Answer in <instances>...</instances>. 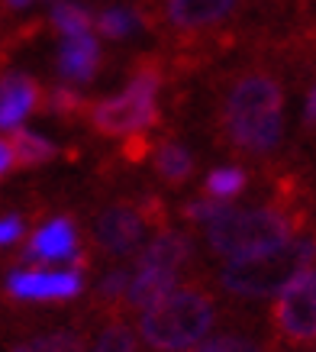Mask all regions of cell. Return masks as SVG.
Wrapping results in <instances>:
<instances>
[{"mask_svg":"<svg viewBox=\"0 0 316 352\" xmlns=\"http://www.w3.org/2000/svg\"><path fill=\"white\" fill-rule=\"evenodd\" d=\"M220 129L236 155L264 159L284 139V85L268 68L236 78L220 104Z\"/></svg>","mask_w":316,"mask_h":352,"instance_id":"obj_1","label":"cell"},{"mask_svg":"<svg viewBox=\"0 0 316 352\" xmlns=\"http://www.w3.org/2000/svg\"><path fill=\"white\" fill-rule=\"evenodd\" d=\"M216 323V300L201 285L174 288L139 317V336L155 352H190Z\"/></svg>","mask_w":316,"mask_h":352,"instance_id":"obj_2","label":"cell"},{"mask_svg":"<svg viewBox=\"0 0 316 352\" xmlns=\"http://www.w3.org/2000/svg\"><path fill=\"white\" fill-rule=\"evenodd\" d=\"M316 258V236H300L291 243L258 252V256L232 258L229 265L220 272L223 291L236 298H271L294 281L304 268L313 265Z\"/></svg>","mask_w":316,"mask_h":352,"instance_id":"obj_3","label":"cell"},{"mask_svg":"<svg viewBox=\"0 0 316 352\" xmlns=\"http://www.w3.org/2000/svg\"><path fill=\"white\" fill-rule=\"evenodd\" d=\"M158 91H161V62L139 58L133 65L129 85L116 97L97 100L87 107V123L100 136H133L158 123Z\"/></svg>","mask_w":316,"mask_h":352,"instance_id":"obj_4","label":"cell"},{"mask_svg":"<svg viewBox=\"0 0 316 352\" xmlns=\"http://www.w3.org/2000/svg\"><path fill=\"white\" fill-rule=\"evenodd\" d=\"M297 233L294 217L281 210V207H252V210H232L229 217H223L220 223H213L207 230V245L213 256L245 258L258 256L268 249L291 243Z\"/></svg>","mask_w":316,"mask_h":352,"instance_id":"obj_5","label":"cell"},{"mask_svg":"<svg viewBox=\"0 0 316 352\" xmlns=\"http://www.w3.org/2000/svg\"><path fill=\"white\" fill-rule=\"evenodd\" d=\"M165 223V204L146 194L136 204H113L94 220V239L100 245V252L106 256H133L142 239H146L148 226Z\"/></svg>","mask_w":316,"mask_h":352,"instance_id":"obj_6","label":"cell"},{"mask_svg":"<svg viewBox=\"0 0 316 352\" xmlns=\"http://www.w3.org/2000/svg\"><path fill=\"white\" fill-rule=\"evenodd\" d=\"M271 323L278 336L291 346L316 342V268H304L294 281L278 291L271 307Z\"/></svg>","mask_w":316,"mask_h":352,"instance_id":"obj_7","label":"cell"},{"mask_svg":"<svg viewBox=\"0 0 316 352\" xmlns=\"http://www.w3.org/2000/svg\"><path fill=\"white\" fill-rule=\"evenodd\" d=\"M84 278L78 268L65 272H45V268H23L13 272L7 281V291L20 300H71L81 294Z\"/></svg>","mask_w":316,"mask_h":352,"instance_id":"obj_8","label":"cell"},{"mask_svg":"<svg viewBox=\"0 0 316 352\" xmlns=\"http://www.w3.org/2000/svg\"><path fill=\"white\" fill-rule=\"evenodd\" d=\"M239 0H165V23L178 32H201L229 20Z\"/></svg>","mask_w":316,"mask_h":352,"instance_id":"obj_9","label":"cell"},{"mask_svg":"<svg viewBox=\"0 0 316 352\" xmlns=\"http://www.w3.org/2000/svg\"><path fill=\"white\" fill-rule=\"evenodd\" d=\"M43 87L30 75L0 78V129H20L32 110L43 107Z\"/></svg>","mask_w":316,"mask_h":352,"instance_id":"obj_10","label":"cell"},{"mask_svg":"<svg viewBox=\"0 0 316 352\" xmlns=\"http://www.w3.org/2000/svg\"><path fill=\"white\" fill-rule=\"evenodd\" d=\"M100 62H104V52H100V43L94 36H74V39H65L58 45V75L65 81H74V85H84V81H94L97 72H100Z\"/></svg>","mask_w":316,"mask_h":352,"instance_id":"obj_11","label":"cell"},{"mask_svg":"<svg viewBox=\"0 0 316 352\" xmlns=\"http://www.w3.org/2000/svg\"><path fill=\"white\" fill-rule=\"evenodd\" d=\"M194 256V239L181 230H161L152 243L139 252L136 268H152V272H174L178 275L181 265H188Z\"/></svg>","mask_w":316,"mask_h":352,"instance_id":"obj_12","label":"cell"},{"mask_svg":"<svg viewBox=\"0 0 316 352\" xmlns=\"http://www.w3.org/2000/svg\"><path fill=\"white\" fill-rule=\"evenodd\" d=\"M74 256H78V230L65 217L32 233L26 245V258H36V262H71Z\"/></svg>","mask_w":316,"mask_h":352,"instance_id":"obj_13","label":"cell"},{"mask_svg":"<svg viewBox=\"0 0 316 352\" xmlns=\"http://www.w3.org/2000/svg\"><path fill=\"white\" fill-rule=\"evenodd\" d=\"M155 175L158 182H165L168 188H184V184L194 178V168H197V162H194V152L178 142V139H165V142H158L155 146Z\"/></svg>","mask_w":316,"mask_h":352,"instance_id":"obj_14","label":"cell"},{"mask_svg":"<svg viewBox=\"0 0 316 352\" xmlns=\"http://www.w3.org/2000/svg\"><path fill=\"white\" fill-rule=\"evenodd\" d=\"M174 288H178V275H174V272L136 268V272H133V281H129V291H126V304L129 307L146 310V307H152L155 300L168 298Z\"/></svg>","mask_w":316,"mask_h":352,"instance_id":"obj_15","label":"cell"},{"mask_svg":"<svg viewBox=\"0 0 316 352\" xmlns=\"http://www.w3.org/2000/svg\"><path fill=\"white\" fill-rule=\"evenodd\" d=\"M10 149H13V165L16 168H36V165H45L58 155L55 142H49L39 133H30V129H13L10 133Z\"/></svg>","mask_w":316,"mask_h":352,"instance_id":"obj_16","label":"cell"},{"mask_svg":"<svg viewBox=\"0 0 316 352\" xmlns=\"http://www.w3.org/2000/svg\"><path fill=\"white\" fill-rule=\"evenodd\" d=\"M249 184V171L242 165H223V168H213L203 182V197H216V201H232L239 197Z\"/></svg>","mask_w":316,"mask_h":352,"instance_id":"obj_17","label":"cell"},{"mask_svg":"<svg viewBox=\"0 0 316 352\" xmlns=\"http://www.w3.org/2000/svg\"><path fill=\"white\" fill-rule=\"evenodd\" d=\"M49 20L65 39H74V36H91V26H94V16L87 13V7L81 3H55Z\"/></svg>","mask_w":316,"mask_h":352,"instance_id":"obj_18","label":"cell"},{"mask_svg":"<svg viewBox=\"0 0 316 352\" xmlns=\"http://www.w3.org/2000/svg\"><path fill=\"white\" fill-rule=\"evenodd\" d=\"M139 26H142V16L129 7H106L97 16V30L104 39H129L139 32Z\"/></svg>","mask_w":316,"mask_h":352,"instance_id":"obj_19","label":"cell"},{"mask_svg":"<svg viewBox=\"0 0 316 352\" xmlns=\"http://www.w3.org/2000/svg\"><path fill=\"white\" fill-rule=\"evenodd\" d=\"M236 207L229 201H216V197H197V201H190L181 207V217L194 226H213L220 223L223 217H229Z\"/></svg>","mask_w":316,"mask_h":352,"instance_id":"obj_20","label":"cell"},{"mask_svg":"<svg viewBox=\"0 0 316 352\" xmlns=\"http://www.w3.org/2000/svg\"><path fill=\"white\" fill-rule=\"evenodd\" d=\"M87 107L91 104L84 100V94H78L71 87H52L43 97V110H49V113H55V117H62V120L81 117V113H87Z\"/></svg>","mask_w":316,"mask_h":352,"instance_id":"obj_21","label":"cell"},{"mask_svg":"<svg viewBox=\"0 0 316 352\" xmlns=\"http://www.w3.org/2000/svg\"><path fill=\"white\" fill-rule=\"evenodd\" d=\"M91 352H136V333H133V327L126 320L106 323L104 333L91 346Z\"/></svg>","mask_w":316,"mask_h":352,"instance_id":"obj_22","label":"cell"},{"mask_svg":"<svg viewBox=\"0 0 316 352\" xmlns=\"http://www.w3.org/2000/svg\"><path fill=\"white\" fill-rule=\"evenodd\" d=\"M129 281H133V272H129V268H113V272H106V278L100 281V288H97V300H100V304L126 300Z\"/></svg>","mask_w":316,"mask_h":352,"instance_id":"obj_23","label":"cell"},{"mask_svg":"<svg viewBox=\"0 0 316 352\" xmlns=\"http://www.w3.org/2000/svg\"><path fill=\"white\" fill-rule=\"evenodd\" d=\"M190 352H262V346L249 336H216L210 342H201L197 349Z\"/></svg>","mask_w":316,"mask_h":352,"instance_id":"obj_24","label":"cell"},{"mask_svg":"<svg viewBox=\"0 0 316 352\" xmlns=\"http://www.w3.org/2000/svg\"><path fill=\"white\" fill-rule=\"evenodd\" d=\"M152 152H155V142H152V136H148L146 129H142V133H133V136H126V142L120 146V155H123L129 165L146 162Z\"/></svg>","mask_w":316,"mask_h":352,"instance_id":"obj_25","label":"cell"},{"mask_svg":"<svg viewBox=\"0 0 316 352\" xmlns=\"http://www.w3.org/2000/svg\"><path fill=\"white\" fill-rule=\"evenodd\" d=\"M43 352H84V336L78 330H58L43 336Z\"/></svg>","mask_w":316,"mask_h":352,"instance_id":"obj_26","label":"cell"},{"mask_svg":"<svg viewBox=\"0 0 316 352\" xmlns=\"http://www.w3.org/2000/svg\"><path fill=\"white\" fill-rule=\"evenodd\" d=\"M23 236V217H0V245H10Z\"/></svg>","mask_w":316,"mask_h":352,"instance_id":"obj_27","label":"cell"},{"mask_svg":"<svg viewBox=\"0 0 316 352\" xmlns=\"http://www.w3.org/2000/svg\"><path fill=\"white\" fill-rule=\"evenodd\" d=\"M304 123H306V129H316V81L310 85V91H306V100H304Z\"/></svg>","mask_w":316,"mask_h":352,"instance_id":"obj_28","label":"cell"},{"mask_svg":"<svg viewBox=\"0 0 316 352\" xmlns=\"http://www.w3.org/2000/svg\"><path fill=\"white\" fill-rule=\"evenodd\" d=\"M10 168H13V149H10L7 139H0V175L10 171Z\"/></svg>","mask_w":316,"mask_h":352,"instance_id":"obj_29","label":"cell"},{"mask_svg":"<svg viewBox=\"0 0 316 352\" xmlns=\"http://www.w3.org/2000/svg\"><path fill=\"white\" fill-rule=\"evenodd\" d=\"M10 352H43V336H39V340H30V342H20V346H13Z\"/></svg>","mask_w":316,"mask_h":352,"instance_id":"obj_30","label":"cell"},{"mask_svg":"<svg viewBox=\"0 0 316 352\" xmlns=\"http://www.w3.org/2000/svg\"><path fill=\"white\" fill-rule=\"evenodd\" d=\"M3 3H7L10 10H26V7H30L32 0H3Z\"/></svg>","mask_w":316,"mask_h":352,"instance_id":"obj_31","label":"cell"},{"mask_svg":"<svg viewBox=\"0 0 316 352\" xmlns=\"http://www.w3.org/2000/svg\"><path fill=\"white\" fill-rule=\"evenodd\" d=\"M52 3H55V0H52Z\"/></svg>","mask_w":316,"mask_h":352,"instance_id":"obj_32","label":"cell"}]
</instances>
